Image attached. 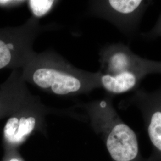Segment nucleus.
I'll return each instance as SVG.
<instances>
[{"label":"nucleus","instance_id":"0eeeda50","mask_svg":"<svg viewBox=\"0 0 161 161\" xmlns=\"http://www.w3.org/2000/svg\"><path fill=\"white\" fill-rule=\"evenodd\" d=\"M46 113V108L40 98L33 96L9 116L3 130L5 142L11 146L22 143L41 126Z\"/></svg>","mask_w":161,"mask_h":161},{"label":"nucleus","instance_id":"f257e3e1","mask_svg":"<svg viewBox=\"0 0 161 161\" xmlns=\"http://www.w3.org/2000/svg\"><path fill=\"white\" fill-rule=\"evenodd\" d=\"M21 70L26 83L57 96L80 95L100 88L98 71L78 69L53 51L35 53Z\"/></svg>","mask_w":161,"mask_h":161},{"label":"nucleus","instance_id":"423d86ee","mask_svg":"<svg viewBox=\"0 0 161 161\" xmlns=\"http://www.w3.org/2000/svg\"><path fill=\"white\" fill-rule=\"evenodd\" d=\"M99 56L98 72L102 74L115 75L128 71L142 72L146 75L155 74L156 61L140 57L122 42L104 46Z\"/></svg>","mask_w":161,"mask_h":161},{"label":"nucleus","instance_id":"6e6552de","mask_svg":"<svg viewBox=\"0 0 161 161\" xmlns=\"http://www.w3.org/2000/svg\"><path fill=\"white\" fill-rule=\"evenodd\" d=\"M32 96L23 80L21 69L13 70L0 84V119L10 116Z\"/></svg>","mask_w":161,"mask_h":161},{"label":"nucleus","instance_id":"9b49d317","mask_svg":"<svg viewBox=\"0 0 161 161\" xmlns=\"http://www.w3.org/2000/svg\"><path fill=\"white\" fill-rule=\"evenodd\" d=\"M142 35L144 38L149 40H153L161 37V14L153 28L148 32L143 33Z\"/></svg>","mask_w":161,"mask_h":161},{"label":"nucleus","instance_id":"7ed1b4c3","mask_svg":"<svg viewBox=\"0 0 161 161\" xmlns=\"http://www.w3.org/2000/svg\"><path fill=\"white\" fill-rule=\"evenodd\" d=\"M44 30L34 16L20 26L0 28V70L22 69L36 53L34 42Z\"/></svg>","mask_w":161,"mask_h":161},{"label":"nucleus","instance_id":"20e7f679","mask_svg":"<svg viewBox=\"0 0 161 161\" xmlns=\"http://www.w3.org/2000/svg\"><path fill=\"white\" fill-rule=\"evenodd\" d=\"M153 1L146 0H103L91 1L90 13L107 20L127 36L136 34L139 25Z\"/></svg>","mask_w":161,"mask_h":161},{"label":"nucleus","instance_id":"f03ea898","mask_svg":"<svg viewBox=\"0 0 161 161\" xmlns=\"http://www.w3.org/2000/svg\"><path fill=\"white\" fill-rule=\"evenodd\" d=\"M85 108L113 161H147L140 153L136 132L116 111L111 95L86 103Z\"/></svg>","mask_w":161,"mask_h":161},{"label":"nucleus","instance_id":"ddd939ff","mask_svg":"<svg viewBox=\"0 0 161 161\" xmlns=\"http://www.w3.org/2000/svg\"><path fill=\"white\" fill-rule=\"evenodd\" d=\"M155 74H161V61H156Z\"/></svg>","mask_w":161,"mask_h":161},{"label":"nucleus","instance_id":"4468645a","mask_svg":"<svg viewBox=\"0 0 161 161\" xmlns=\"http://www.w3.org/2000/svg\"><path fill=\"white\" fill-rule=\"evenodd\" d=\"M10 161H19L17 159H13V160H11Z\"/></svg>","mask_w":161,"mask_h":161},{"label":"nucleus","instance_id":"9d476101","mask_svg":"<svg viewBox=\"0 0 161 161\" xmlns=\"http://www.w3.org/2000/svg\"><path fill=\"white\" fill-rule=\"evenodd\" d=\"M58 1L50 0H31L27 1L32 16L39 19L52 10Z\"/></svg>","mask_w":161,"mask_h":161},{"label":"nucleus","instance_id":"1a4fd4ad","mask_svg":"<svg viewBox=\"0 0 161 161\" xmlns=\"http://www.w3.org/2000/svg\"><path fill=\"white\" fill-rule=\"evenodd\" d=\"M100 74V88L104 89L111 96L136 90L142 80L147 76L142 72L134 71L115 75Z\"/></svg>","mask_w":161,"mask_h":161},{"label":"nucleus","instance_id":"f8f14e48","mask_svg":"<svg viewBox=\"0 0 161 161\" xmlns=\"http://www.w3.org/2000/svg\"><path fill=\"white\" fill-rule=\"evenodd\" d=\"M26 2L25 1H16V0H0V8H13L23 5Z\"/></svg>","mask_w":161,"mask_h":161},{"label":"nucleus","instance_id":"39448f33","mask_svg":"<svg viewBox=\"0 0 161 161\" xmlns=\"http://www.w3.org/2000/svg\"><path fill=\"white\" fill-rule=\"evenodd\" d=\"M127 104L140 112L152 151L147 161H161V87L153 92L137 89Z\"/></svg>","mask_w":161,"mask_h":161}]
</instances>
